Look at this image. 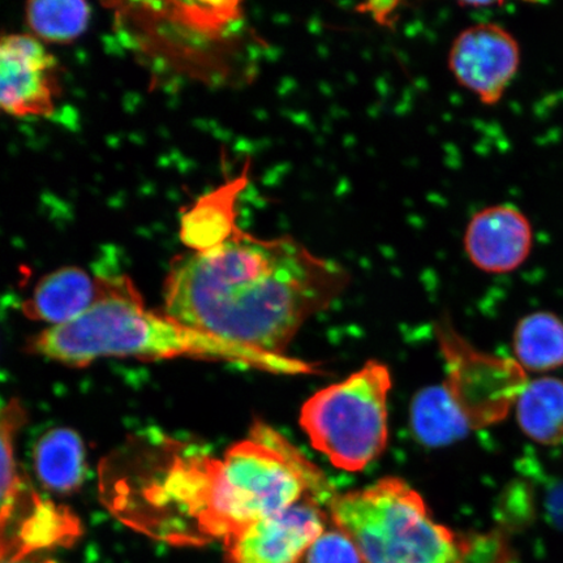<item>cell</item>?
<instances>
[{"label": "cell", "instance_id": "1", "mask_svg": "<svg viewBox=\"0 0 563 563\" xmlns=\"http://www.w3.org/2000/svg\"><path fill=\"white\" fill-rule=\"evenodd\" d=\"M350 285L344 267L294 236L236 229L228 241L175 260L165 313L253 354L286 361L300 328Z\"/></svg>", "mask_w": 563, "mask_h": 563}, {"label": "cell", "instance_id": "2", "mask_svg": "<svg viewBox=\"0 0 563 563\" xmlns=\"http://www.w3.org/2000/svg\"><path fill=\"white\" fill-rule=\"evenodd\" d=\"M30 349L33 354L70 367H86L102 357H195L271 371L313 372L309 364L260 356L189 328L166 313L150 311L126 276L100 278L95 305L79 319L47 328L34 336Z\"/></svg>", "mask_w": 563, "mask_h": 563}, {"label": "cell", "instance_id": "3", "mask_svg": "<svg viewBox=\"0 0 563 563\" xmlns=\"http://www.w3.org/2000/svg\"><path fill=\"white\" fill-rule=\"evenodd\" d=\"M329 518L363 563H457L461 534L434 520L417 490L399 477L336 493Z\"/></svg>", "mask_w": 563, "mask_h": 563}, {"label": "cell", "instance_id": "4", "mask_svg": "<svg viewBox=\"0 0 563 563\" xmlns=\"http://www.w3.org/2000/svg\"><path fill=\"white\" fill-rule=\"evenodd\" d=\"M391 384L387 365L371 361L343 382L317 391L302 405V431L334 467L361 473L385 452Z\"/></svg>", "mask_w": 563, "mask_h": 563}, {"label": "cell", "instance_id": "5", "mask_svg": "<svg viewBox=\"0 0 563 563\" xmlns=\"http://www.w3.org/2000/svg\"><path fill=\"white\" fill-rule=\"evenodd\" d=\"M438 340L446 363L443 386L471 429L508 418L528 384L522 365L516 358L476 350L448 321L439 323Z\"/></svg>", "mask_w": 563, "mask_h": 563}, {"label": "cell", "instance_id": "6", "mask_svg": "<svg viewBox=\"0 0 563 563\" xmlns=\"http://www.w3.org/2000/svg\"><path fill=\"white\" fill-rule=\"evenodd\" d=\"M519 67L518 40L496 23L468 26L450 47V73L485 106H496L503 100Z\"/></svg>", "mask_w": 563, "mask_h": 563}, {"label": "cell", "instance_id": "7", "mask_svg": "<svg viewBox=\"0 0 563 563\" xmlns=\"http://www.w3.org/2000/svg\"><path fill=\"white\" fill-rule=\"evenodd\" d=\"M56 60L38 38H0V111L13 117H48L58 97Z\"/></svg>", "mask_w": 563, "mask_h": 563}, {"label": "cell", "instance_id": "8", "mask_svg": "<svg viewBox=\"0 0 563 563\" xmlns=\"http://www.w3.org/2000/svg\"><path fill=\"white\" fill-rule=\"evenodd\" d=\"M320 505L306 499L257 520L224 545L228 563H300L327 530Z\"/></svg>", "mask_w": 563, "mask_h": 563}, {"label": "cell", "instance_id": "9", "mask_svg": "<svg viewBox=\"0 0 563 563\" xmlns=\"http://www.w3.org/2000/svg\"><path fill=\"white\" fill-rule=\"evenodd\" d=\"M463 245L477 269L492 274L510 273L531 255L532 224L519 208L498 203L471 217Z\"/></svg>", "mask_w": 563, "mask_h": 563}, {"label": "cell", "instance_id": "10", "mask_svg": "<svg viewBox=\"0 0 563 563\" xmlns=\"http://www.w3.org/2000/svg\"><path fill=\"white\" fill-rule=\"evenodd\" d=\"M25 422L26 411L18 399L0 404V545L9 543L42 499L18 466L15 441Z\"/></svg>", "mask_w": 563, "mask_h": 563}, {"label": "cell", "instance_id": "11", "mask_svg": "<svg viewBox=\"0 0 563 563\" xmlns=\"http://www.w3.org/2000/svg\"><path fill=\"white\" fill-rule=\"evenodd\" d=\"M98 294L100 278L90 277L80 267L65 266L38 282L32 297L24 302L23 312L52 327L65 325L86 313Z\"/></svg>", "mask_w": 563, "mask_h": 563}, {"label": "cell", "instance_id": "12", "mask_svg": "<svg viewBox=\"0 0 563 563\" xmlns=\"http://www.w3.org/2000/svg\"><path fill=\"white\" fill-rule=\"evenodd\" d=\"M34 468L40 482L51 492L73 493L86 477V448L73 429L55 428L41 438L34 449Z\"/></svg>", "mask_w": 563, "mask_h": 563}, {"label": "cell", "instance_id": "13", "mask_svg": "<svg viewBox=\"0 0 563 563\" xmlns=\"http://www.w3.org/2000/svg\"><path fill=\"white\" fill-rule=\"evenodd\" d=\"M415 438L429 448L452 445L466 438L471 427L442 385L426 387L411 405Z\"/></svg>", "mask_w": 563, "mask_h": 563}, {"label": "cell", "instance_id": "14", "mask_svg": "<svg viewBox=\"0 0 563 563\" xmlns=\"http://www.w3.org/2000/svg\"><path fill=\"white\" fill-rule=\"evenodd\" d=\"M517 419L528 438L543 445L563 441V382L541 377L528 383L517 400Z\"/></svg>", "mask_w": 563, "mask_h": 563}, {"label": "cell", "instance_id": "15", "mask_svg": "<svg viewBox=\"0 0 563 563\" xmlns=\"http://www.w3.org/2000/svg\"><path fill=\"white\" fill-rule=\"evenodd\" d=\"M512 343L523 369L547 372L563 367V322L553 313L523 317L514 332Z\"/></svg>", "mask_w": 563, "mask_h": 563}, {"label": "cell", "instance_id": "16", "mask_svg": "<svg viewBox=\"0 0 563 563\" xmlns=\"http://www.w3.org/2000/svg\"><path fill=\"white\" fill-rule=\"evenodd\" d=\"M244 183L245 178L229 183L202 199L187 216V243L194 251L213 249L234 234L238 229L236 197Z\"/></svg>", "mask_w": 563, "mask_h": 563}, {"label": "cell", "instance_id": "17", "mask_svg": "<svg viewBox=\"0 0 563 563\" xmlns=\"http://www.w3.org/2000/svg\"><path fill=\"white\" fill-rule=\"evenodd\" d=\"M91 9L74 0H41L26 7V21L34 37L52 44H68L80 37L90 23Z\"/></svg>", "mask_w": 563, "mask_h": 563}, {"label": "cell", "instance_id": "18", "mask_svg": "<svg viewBox=\"0 0 563 563\" xmlns=\"http://www.w3.org/2000/svg\"><path fill=\"white\" fill-rule=\"evenodd\" d=\"M306 561L307 563H363L354 543L335 527L320 534L309 549Z\"/></svg>", "mask_w": 563, "mask_h": 563}, {"label": "cell", "instance_id": "19", "mask_svg": "<svg viewBox=\"0 0 563 563\" xmlns=\"http://www.w3.org/2000/svg\"><path fill=\"white\" fill-rule=\"evenodd\" d=\"M0 563H56L51 559L41 558L40 554L19 555L0 549Z\"/></svg>", "mask_w": 563, "mask_h": 563}]
</instances>
